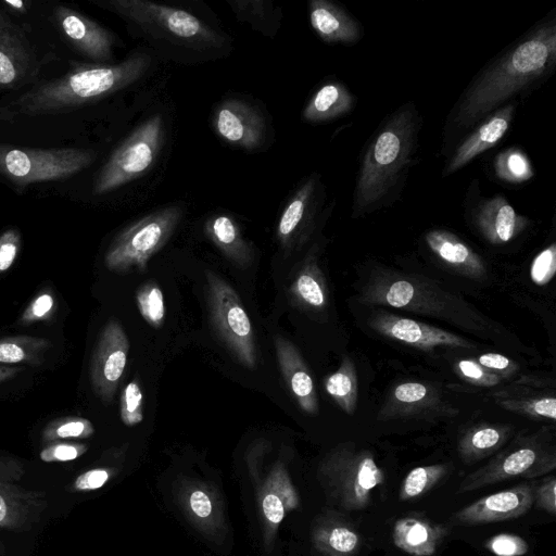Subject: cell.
<instances>
[{"instance_id": "cell-53", "label": "cell", "mask_w": 556, "mask_h": 556, "mask_svg": "<svg viewBox=\"0 0 556 556\" xmlns=\"http://www.w3.org/2000/svg\"><path fill=\"white\" fill-rule=\"evenodd\" d=\"M10 10L14 11V12H25V7L26 4L21 1V0H17V1H11V0H5L3 2Z\"/></svg>"}, {"instance_id": "cell-13", "label": "cell", "mask_w": 556, "mask_h": 556, "mask_svg": "<svg viewBox=\"0 0 556 556\" xmlns=\"http://www.w3.org/2000/svg\"><path fill=\"white\" fill-rule=\"evenodd\" d=\"M129 341L122 325L111 319L103 327L90 362V380L96 394L110 403L124 375Z\"/></svg>"}, {"instance_id": "cell-49", "label": "cell", "mask_w": 556, "mask_h": 556, "mask_svg": "<svg viewBox=\"0 0 556 556\" xmlns=\"http://www.w3.org/2000/svg\"><path fill=\"white\" fill-rule=\"evenodd\" d=\"M21 236L16 229H8L0 236V273L14 263L20 250Z\"/></svg>"}, {"instance_id": "cell-24", "label": "cell", "mask_w": 556, "mask_h": 556, "mask_svg": "<svg viewBox=\"0 0 556 556\" xmlns=\"http://www.w3.org/2000/svg\"><path fill=\"white\" fill-rule=\"evenodd\" d=\"M308 12L312 28L327 43L352 45L362 37L359 24L332 2L312 0Z\"/></svg>"}, {"instance_id": "cell-28", "label": "cell", "mask_w": 556, "mask_h": 556, "mask_svg": "<svg viewBox=\"0 0 556 556\" xmlns=\"http://www.w3.org/2000/svg\"><path fill=\"white\" fill-rule=\"evenodd\" d=\"M210 240L239 266H248L253 253L250 244L244 240L236 220L225 214L211 216L204 226Z\"/></svg>"}, {"instance_id": "cell-51", "label": "cell", "mask_w": 556, "mask_h": 556, "mask_svg": "<svg viewBox=\"0 0 556 556\" xmlns=\"http://www.w3.org/2000/svg\"><path fill=\"white\" fill-rule=\"evenodd\" d=\"M54 306L52 294L45 292L39 294L27 307L22 319L25 323L42 319L50 314Z\"/></svg>"}, {"instance_id": "cell-3", "label": "cell", "mask_w": 556, "mask_h": 556, "mask_svg": "<svg viewBox=\"0 0 556 556\" xmlns=\"http://www.w3.org/2000/svg\"><path fill=\"white\" fill-rule=\"evenodd\" d=\"M150 64L149 54L136 52L117 64L78 67L23 93L12 103L11 113L40 116L81 106L130 86Z\"/></svg>"}, {"instance_id": "cell-21", "label": "cell", "mask_w": 556, "mask_h": 556, "mask_svg": "<svg viewBox=\"0 0 556 556\" xmlns=\"http://www.w3.org/2000/svg\"><path fill=\"white\" fill-rule=\"evenodd\" d=\"M430 251L446 266L470 279L486 276V266L482 257L453 232L433 229L425 235Z\"/></svg>"}, {"instance_id": "cell-12", "label": "cell", "mask_w": 556, "mask_h": 556, "mask_svg": "<svg viewBox=\"0 0 556 556\" xmlns=\"http://www.w3.org/2000/svg\"><path fill=\"white\" fill-rule=\"evenodd\" d=\"M25 472L17 458L0 455V530L29 531L48 507L46 492L17 484Z\"/></svg>"}, {"instance_id": "cell-38", "label": "cell", "mask_w": 556, "mask_h": 556, "mask_svg": "<svg viewBox=\"0 0 556 556\" xmlns=\"http://www.w3.org/2000/svg\"><path fill=\"white\" fill-rule=\"evenodd\" d=\"M136 303L140 315L151 327H162L165 318L164 296L155 281H148L137 289Z\"/></svg>"}, {"instance_id": "cell-43", "label": "cell", "mask_w": 556, "mask_h": 556, "mask_svg": "<svg viewBox=\"0 0 556 556\" xmlns=\"http://www.w3.org/2000/svg\"><path fill=\"white\" fill-rule=\"evenodd\" d=\"M114 469L97 467L88 469L78 475L67 486L70 493L91 492L104 486L112 478Z\"/></svg>"}, {"instance_id": "cell-26", "label": "cell", "mask_w": 556, "mask_h": 556, "mask_svg": "<svg viewBox=\"0 0 556 556\" xmlns=\"http://www.w3.org/2000/svg\"><path fill=\"white\" fill-rule=\"evenodd\" d=\"M445 534V529L417 517L399 519L393 527V542L413 556H431Z\"/></svg>"}, {"instance_id": "cell-34", "label": "cell", "mask_w": 556, "mask_h": 556, "mask_svg": "<svg viewBox=\"0 0 556 556\" xmlns=\"http://www.w3.org/2000/svg\"><path fill=\"white\" fill-rule=\"evenodd\" d=\"M359 535L341 522H327L314 530L313 542L328 556H351L359 546Z\"/></svg>"}, {"instance_id": "cell-31", "label": "cell", "mask_w": 556, "mask_h": 556, "mask_svg": "<svg viewBox=\"0 0 556 556\" xmlns=\"http://www.w3.org/2000/svg\"><path fill=\"white\" fill-rule=\"evenodd\" d=\"M325 390L336 404L352 416L358 401V377L353 359L344 355L338 369L324 381Z\"/></svg>"}, {"instance_id": "cell-9", "label": "cell", "mask_w": 556, "mask_h": 556, "mask_svg": "<svg viewBox=\"0 0 556 556\" xmlns=\"http://www.w3.org/2000/svg\"><path fill=\"white\" fill-rule=\"evenodd\" d=\"M206 296L216 334L241 365L254 369L257 365L255 331L240 296L212 271H206Z\"/></svg>"}, {"instance_id": "cell-14", "label": "cell", "mask_w": 556, "mask_h": 556, "mask_svg": "<svg viewBox=\"0 0 556 556\" xmlns=\"http://www.w3.org/2000/svg\"><path fill=\"white\" fill-rule=\"evenodd\" d=\"M458 409L447 403L441 391L431 383L421 381H404L394 386L377 419H425L434 417H453Z\"/></svg>"}, {"instance_id": "cell-44", "label": "cell", "mask_w": 556, "mask_h": 556, "mask_svg": "<svg viewBox=\"0 0 556 556\" xmlns=\"http://www.w3.org/2000/svg\"><path fill=\"white\" fill-rule=\"evenodd\" d=\"M87 450L84 443L56 441L43 447L39 457L46 463L71 462L84 455Z\"/></svg>"}, {"instance_id": "cell-30", "label": "cell", "mask_w": 556, "mask_h": 556, "mask_svg": "<svg viewBox=\"0 0 556 556\" xmlns=\"http://www.w3.org/2000/svg\"><path fill=\"white\" fill-rule=\"evenodd\" d=\"M354 99L344 85L330 81L323 85L303 110V118L309 123H323L351 111Z\"/></svg>"}, {"instance_id": "cell-1", "label": "cell", "mask_w": 556, "mask_h": 556, "mask_svg": "<svg viewBox=\"0 0 556 556\" xmlns=\"http://www.w3.org/2000/svg\"><path fill=\"white\" fill-rule=\"evenodd\" d=\"M555 60L556 25L552 21L527 34L472 83L455 122L459 126L472 125L515 93L547 76Z\"/></svg>"}, {"instance_id": "cell-33", "label": "cell", "mask_w": 556, "mask_h": 556, "mask_svg": "<svg viewBox=\"0 0 556 556\" xmlns=\"http://www.w3.org/2000/svg\"><path fill=\"white\" fill-rule=\"evenodd\" d=\"M496 404L505 410L529 418L556 419V399L549 394H527L503 390L494 394Z\"/></svg>"}, {"instance_id": "cell-29", "label": "cell", "mask_w": 556, "mask_h": 556, "mask_svg": "<svg viewBox=\"0 0 556 556\" xmlns=\"http://www.w3.org/2000/svg\"><path fill=\"white\" fill-rule=\"evenodd\" d=\"M179 497L188 518L198 528L213 531L220 526V505L210 486L189 482L181 488Z\"/></svg>"}, {"instance_id": "cell-41", "label": "cell", "mask_w": 556, "mask_h": 556, "mask_svg": "<svg viewBox=\"0 0 556 556\" xmlns=\"http://www.w3.org/2000/svg\"><path fill=\"white\" fill-rule=\"evenodd\" d=\"M454 371L463 380L478 387L497 386L502 378L483 368L476 359L463 358L454 364Z\"/></svg>"}, {"instance_id": "cell-10", "label": "cell", "mask_w": 556, "mask_h": 556, "mask_svg": "<svg viewBox=\"0 0 556 556\" xmlns=\"http://www.w3.org/2000/svg\"><path fill=\"white\" fill-rule=\"evenodd\" d=\"M93 160L94 153L85 149H23L0 143V174L17 186L73 176Z\"/></svg>"}, {"instance_id": "cell-39", "label": "cell", "mask_w": 556, "mask_h": 556, "mask_svg": "<svg viewBox=\"0 0 556 556\" xmlns=\"http://www.w3.org/2000/svg\"><path fill=\"white\" fill-rule=\"evenodd\" d=\"M93 432V426L88 419L67 417L51 421L45 428L42 439L48 443L68 439H87Z\"/></svg>"}, {"instance_id": "cell-54", "label": "cell", "mask_w": 556, "mask_h": 556, "mask_svg": "<svg viewBox=\"0 0 556 556\" xmlns=\"http://www.w3.org/2000/svg\"><path fill=\"white\" fill-rule=\"evenodd\" d=\"M4 547H5L4 544L2 543V541H0V556H2L4 554V551H5Z\"/></svg>"}, {"instance_id": "cell-6", "label": "cell", "mask_w": 556, "mask_h": 556, "mask_svg": "<svg viewBox=\"0 0 556 556\" xmlns=\"http://www.w3.org/2000/svg\"><path fill=\"white\" fill-rule=\"evenodd\" d=\"M102 8L126 18L146 30L193 48H216L224 45L208 25L193 14L147 0H103Z\"/></svg>"}, {"instance_id": "cell-8", "label": "cell", "mask_w": 556, "mask_h": 556, "mask_svg": "<svg viewBox=\"0 0 556 556\" xmlns=\"http://www.w3.org/2000/svg\"><path fill=\"white\" fill-rule=\"evenodd\" d=\"M555 467L556 452L547 433L535 432L518 437L485 466L468 475L460 482L457 493L515 478L541 477Z\"/></svg>"}, {"instance_id": "cell-42", "label": "cell", "mask_w": 556, "mask_h": 556, "mask_svg": "<svg viewBox=\"0 0 556 556\" xmlns=\"http://www.w3.org/2000/svg\"><path fill=\"white\" fill-rule=\"evenodd\" d=\"M556 271V244L552 243L543 249L532 261L530 278L536 286H545Z\"/></svg>"}, {"instance_id": "cell-32", "label": "cell", "mask_w": 556, "mask_h": 556, "mask_svg": "<svg viewBox=\"0 0 556 556\" xmlns=\"http://www.w3.org/2000/svg\"><path fill=\"white\" fill-rule=\"evenodd\" d=\"M315 180L303 184L285 207L277 225V238L281 245H291L294 237L308 217V210L315 192Z\"/></svg>"}, {"instance_id": "cell-52", "label": "cell", "mask_w": 556, "mask_h": 556, "mask_svg": "<svg viewBox=\"0 0 556 556\" xmlns=\"http://www.w3.org/2000/svg\"><path fill=\"white\" fill-rule=\"evenodd\" d=\"M21 369L22 368L0 366V382L13 377L21 371Z\"/></svg>"}, {"instance_id": "cell-27", "label": "cell", "mask_w": 556, "mask_h": 556, "mask_svg": "<svg viewBox=\"0 0 556 556\" xmlns=\"http://www.w3.org/2000/svg\"><path fill=\"white\" fill-rule=\"evenodd\" d=\"M513 433L505 424H479L468 428L458 440V455L466 464L481 460L498 451Z\"/></svg>"}, {"instance_id": "cell-22", "label": "cell", "mask_w": 556, "mask_h": 556, "mask_svg": "<svg viewBox=\"0 0 556 556\" xmlns=\"http://www.w3.org/2000/svg\"><path fill=\"white\" fill-rule=\"evenodd\" d=\"M476 224L492 244H504L521 233L529 219L519 215L503 195L485 200L476 214Z\"/></svg>"}, {"instance_id": "cell-40", "label": "cell", "mask_w": 556, "mask_h": 556, "mask_svg": "<svg viewBox=\"0 0 556 556\" xmlns=\"http://www.w3.org/2000/svg\"><path fill=\"white\" fill-rule=\"evenodd\" d=\"M121 419L134 427L143 420V395L136 380L130 381L121 395Z\"/></svg>"}, {"instance_id": "cell-17", "label": "cell", "mask_w": 556, "mask_h": 556, "mask_svg": "<svg viewBox=\"0 0 556 556\" xmlns=\"http://www.w3.org/2000/svg\"><path fill=\"white\" fill-rule=\"evenodd\" d=\"M54 16L63 37L79 53L99 64L112 59L115 39L108 29L64 5L55 9Z\"/></svg>"}, {"instance_id": "cell-18", "label": "cell", "mask_w": 556, "mask_h": 556, "mask_svg": "<svg viewBox=\"0 0 556 556\" xmlns=\"http://www.w3.org/2000/svg\"><path fill=\"white\" fill-rule=\"evenodd\" d=\"M214 128L228 143L249 151L256 150L263 143L266 130L260 112L237 99L226 100L218 105Z\"/></svg>"}, {"instance_id": "cell-19", "label": "cell", "mask_w": 556, "mask_h": 556, "mask_svg": "<svg viewBox=\"0 0 556 556\" xmlns=\"http://www.w3.org/2000/svg\"><path fill=\"white\" fill-rule=\"evenodd\" d=\"M35 71L36 58L25 34L0 10V89L17 88Z\"/></svg>"}, {"instance_id": "cell-50", "label": "cell", "mask_w": 556, "mask_h": 556, "mask_svg": "<svg viewBox=\"0 0 556 556\" xmlns=\"http://www.w3.org/2000/svg\"><path fill=\"white\" fill-rule=\"evenodd\" d=\"M533 504L547 513L556 514V479L548 477L541 481L534 489Z\"/></svg>"}, {"instance_id": "cell-46", "label": "cell", "mask_w": 556, "mask_h": 556, "mask_svg": "<svg viewBox=\"0 0 556 556\" xmlns=\"http://www.w3.org/2000/svg\"><path fill=\"white\" fill-rule=\"evenodd\" d=\"M260 506L267 526L274 530L283 520L286 513L289 510L283 498L275 491L266 488L263 489Z\"/></svg>"}, {"instance_id": "cell-47", "label": "cell", "mask_w": 556, "mask_h": 556, "mask_svg": "<svg viewBox=\"0 0 556 556\" xmlns=\"http://www.w3.org/2000/svg\"><path fill=\"white\" fill-rule=\"evenodd\" d=\"M264 488L278 493L286 502L288 509L292 510L299 505V497L282 466H276L267 478Z\"/></svg>"}, {"instance_id": "cell-35", "label": "cell", "mask_w": 556, "mask_h": 556, "mask_svg": "<svg viewBox=\"0 0 556 556\" xmlns=\"http://www.w3.org/2000/svg\"><path fill=\"white\" fill-rule=\"evenodd\" d=\"M448 466L435 464L412 469L405 477L400 489L401 501L418 497L434 486L446 473Z\"/></svg>"}, {"instance_id": "cell-37", "label": "cell", "mask_w": 556, "mask_h": 556, "mask_svg": "<svg viewBox=\"0 0 556 556\" xmlns=\"http://www.w3.org/2000/svg\"><path fill=\"white\" fill-rule=\"evenodd\" d=\"M49 342L42 339L16 337L0 340V364L35 363Z\"/></svg>"}, {"instance_id": "cell-7", "label": "cell", "mask_w": 556, "mask_h": 556, "mask_svg": "<svg viewBox=\"0 0 556 556\" xmlns=\"http://www.w3.org/2000/svg\"><path fill=\"white\" fill-rule=\"evenodd\" d=\"M181 217V207L172 205L150 213L125 228L106 250V268L118 274L131 269L146 270L152 256L167 243Z\"/></svg>"}, {"instance_id": "cell-11", "label": "cell", "mask_w": 556, "mask_h": 556, "mask_svg": "<svg viewBox=\"0 0 556 556\" xmlns=\"http://www.w3.org/2000/svg\"><path fill=\"white\" fill-rule=\"evenodd\" d=\"M163 132L161 115H154L137 127L99 172L93 193L105 194L142 176L159 155Z\"/></svg>"}, {"instance_id": "cell-23", "label": "cell", "mask_w": 556, "mask_h": 556, "mask_svg": "<svg viewBox=\"0 0 556 556\" xmlns=\"http://www.w3.org/2000/svg\"><path fill=\"white\" fill-rule=\"evenodd\" d=\"M515 105L508 104L492 114L455 151L444 175H451L464 167L476 156L494 147L510 127Z\"/></svg>"}, {"instance_id": "cell-45", "label": "cell", "mask_w": 556, "mask_h": 556, "mask_svg": "<svg viewBox=\"0 0 556 556\" xmlns=\"http://www.w3.org/2000/svg\"><path fill=\"white\" fill-rule=\"evenodd\" d=\"M485 548L495 556H523L528 553L529 545L521 536L501 533L490 538Z\"/></svg>"}, {"instance_id": "cell-16", "label": "cell", "mask_w": 556, "mask_h": 556, "mask_svg": "<svg viewBox=\"0 0 556 556\" xmlns=\"http://www.w3.org/2000/svg\"><path fill=\"white\" fill-rule=\"evenodd\" d=\"M534 489V483H522L482 497L456 511L451 522L481 525L520 517L533 506Z\"/></svg>"}, {"instance_id": "cell-2", "label": "cell", "mask_w": 556, "mask_h": 556, "mask_svg": "<svg viewBox=\"0 0 556 556\" xmlns=\"http://www.w3.org/2000/svg\"><path fill=\"white\" fill-rule=\"evenodd\" d=\"M357 299L365 305L393 307L444 320L477 336L486 337L491 329L489 319L462 296L420 275L374 267Z\"/></svg>"}, {"instance_id": "cell-15", "label": "cell", "mask_w": 556, "mask_h": 556, "mask_svg": "<svg viewBox=\"0 0 556 556\" xmlns=\"http://www.w3.org/2000/svg\"><path fill=\"white\" fill-rule=\"evenodd\" d=\"M369 327L382 337L431 351L439 346L476 349L477 345L447 330L392 313L377 311L368 320Z\"/></svg>"}, {"instance_id": "cell-48", "label": "cell", "mask_w": 556, "mask_h": 556, "mask_svg": "<svg viewBox=\"0 0 556 556\" xmlns=\"http://www.w3.org/2000/svg\"><path fill=\"white\" fill-rule=\"evenodd\" d=\"M476 361L488 371L497 375L500 378H508L518 370V364L515 361L500 353H483Z\"/></svg>"}, {"instance_id": "cell-25", "label": "cell", "mask_w": 556, "mask_h": 556, "mask_svg": "<svg viewBox=\"0 0 556 556\" xmlns=\"http://www.w3.org/2000/svg\"><path fill=\"white\" fill-rule=\"evenodd\" d=\"M289 295L292 303L304 311L320 314L328 308V287L315 255H308L303 262L289 288Z\"/></svg>"}, {"instance_id": "cell-36", "label": "cell", "mask_w": 556, "mask_h": 556, "mask_svg": "<svg viewBox=\"0 0 556 556\" xmlns=\"http://www.w3.org/2000/svg\"><path fill=\"white\" fill-rule=\"evenodd\" d=\"M494 170L500 179L511 184L527 181L534 175L530 160L518 148L498 153L494 161Z\"/></svg>"}, {"instance_id": "cell-5", "label": "cell", "mask_w": 556, "mask_h": 556, "mask_svg": "<svg viewBox=\"0 0 556 556\" xmlns=\"http://www.w3.org/2000/svg\"><path fill=\"white\" fill-rule=\"evenodd\" d=\"M318 477L331 502L345 510L366 508L374 489L384 482L374 454L353 444L328 453L319 465Z\"/></svg>"}, {"instance_id": "cell-4", "label": "cell", "mask_w": 556, "mask_h": 556, "mask_svg": "<svg viewBox=\"0 0 556 556\" xmlns=\"http://www.w3.org/2000/svg\"><path fill=\"white\" fill-rule=\"evenodd\" d=\"M416 134V115L408 106L395 112L379 129L362 162L353 217L374 210L395 186L412 156Z\"/></svg>"}, {"instance_id": "cell-20", "label": "cell", "mask_w": 556, "mask_h": 556, "mask_svg": "<svg viewBox=\"0 0 556 556\" xmlns=\"http://www.w3.org/2000/svg\"><path fill=\"white\" fill-rule=\"evenodd\" d=\"M275 350L280 372L291 396L303 413L317 415L319 405L316 387L300 351L281 336L275 337Z\"/></svg>"}]
</instances>
